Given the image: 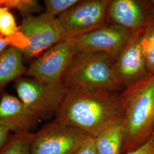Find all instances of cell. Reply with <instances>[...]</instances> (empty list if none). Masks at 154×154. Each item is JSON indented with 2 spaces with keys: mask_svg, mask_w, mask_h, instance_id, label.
<instances>
[{
  "mask_svg": "<svg viewBox=\"0 0 154 154\" xmlns=\"http://www.w3.org/2000/svg\"><path fill=\"white\" fill-rule=\"evenodd\" d=\"M121 94L106 90L67 88L55 119L95 138L124 119Z\"/></svg>",
  "mask_w": 154,
  "mask_h": 154,
  "instance_id": "obj_1",
  "label": "cell"
},
{
  "mask_svg": "<svg viewBox=\"0 0 154 154\" xmlns=\"http://www.w3.org/2000/svg\"><path fill=\"white\" fill-rule=\"evenodd\" d=\"M124 107L122 154L138 149L154 132V73L122 94Z\"/></svg>",
  "mask_w": 154,
  "mask_h": 154,
  "instance_id": "obj_2",
  "label": "cell"
},
{
  "mask_svg": "<svg viewBox=\"0 0 154 154\" xmlns=\"http://www.w3.org/2000/svg\"><path fill=\"white\" fill-rule=\"evenodd\" d=\"M114 62L110 55L103 52L78 53L72 58L61 82L66 88L118 92L124 88L114 74Z\"/></svg>",
  "mask_w": 154,
  "mask_h": 154,
  "instance_id": "obj_3",
  "label": "cell"
},
{
  "mask_svg": "<svg viewBox=\"0 0 154 154\" xmlns=\"http://www.w3.org/2000/svg\"><path fill=\"white\" fill-rule=\"evenodd\" d=\"M89 137L82 130L54 119L33 133L31 154H75Z\"/></svg>",
  "mask_w": 154,
  "mask_h": 154,
  "instance_id": "obj_4",
  "label": "cell"
},
{
  "mask_svg": "<svg viewBox=\"0 0 154 154\" xmlns=\"http://www.w3.org/2000/svg\"><path fill=\"white\" fill-rule=\"evenodd\" d=\"M110 0H81L57 17L63 40L88 33L109 23L107 9Z\"/></svg>",
  "mask_w": 154,
  "mask_h": 154,
  "instance_id": "obj_5",
  "label": "cell"
},
{
  "mask_svg": "<svg viewBox=\"0 0 154 154\" xmlns=\"http://www.w3.org/2000/svg\"><path fill=\"white\" fill-rule=\"evenodd\" d=\"M19 99L39 119L54 115L67 91L62 83L48 84L34 78H20L16 83Z\"/></svg>",
  "mask_w": 154,
  "mask_h": 154,
  "instance_id": "obj_6",
  "label": "cell"
},
{
  "mask_svg": "<svg viewBox=\"0 0 154 154\" xmlns=\"http://www.w3.org/2000/svg\"><path fill=\"white\" fill-rule=\"evenodd\" d=\"M20 32L28 40L22 50L23 58L30 60L49 49L63 39V33L57 17L44 13L38 16L25 17Z\"/></svg>",
  "mask_w": 154,
  "mask_h": 154,
  "instance_id": "obj_7",
  "label": "cell"
},
{
  "mask_svg": "<svg viewBox=\"0 0 154 154\" xmlns=\"http://www.w3.org/2000/svg\"><path fill=\"white\" fill-rule=\"evenodd\" d=\"M134 33L125 28L108 23L88 33L69 39L74 44L75 54L103 52L110 55L115 61Z\"/></svg>",
  "mask_w": 154,
  "mask_h": 154,
  "instance_id": "obj_8",
  "label": "cell"
},
{
  "mask_svg": "<svg viewBox=\"0 0 154 154\" xmlns=\"http://www.w3.org/2000/svg\"><path fill=\"white\" fill-rule=\"evenodd\" d=\"M75 54L72 40H62L34 61L26 73L42 82L61 83L62 76Z\"/></svg>",
  "mask_w": 154,
  "mask_h": 154,
  "instance_id": "obj_9",
  "label": "cell"
},
{
  "mask_svg": "<svg viewBox=\"0 0 154 154\" xmlns=\"http://www.w3.org/2000/svg\"><path fill=\"white\" fill-rule=\"evenodd\" d=\"M143 30L133 33L112 64L116 79L124 88L131 87L150 74L140 45Z\"/></svg>",
  "mask_w": 154,
  "mask_h": 154,
  "instance_id": "obj_10",
  "label": "cell"
},
{
  "mask_svg": "<svg viewBox=\"0 0 154 154\" xmlns=\"http://www.w3.org/2000/svg\"><path fill=\"white\" fill-rule=\"evenodd\" d=\"M38 118L20 99L8 94L0 99V127L13 134L31 133Z\"/></svg>",
  "mask_w": 154,
  "mask_h": 154,
  "instance_id": "obj_11",
  "label": "cell"
},
{
  "mask_svg": "<svg viewBox=\"0 0 154 154\" xmlns=\"http://www.w3.org/2000/svg\"><path fill=\"white\" fill-rule=\"evenodd\" d=\"M107 16L112 24L133 32L146 28L152 19L143 4L135 0H110Z\"/></svg>",
  "mask_w": 154,
  "mask_h": 154,
  "instance_id": "obj_12",
  "label": "cell"
},
{
  "mask_svg": "<svg viewBox=\"0 0 154 154\" xmlns=\"http://www.w3.org/2000/svg\"><path fill=\"white\" fill-rule=\"evenodd\" d=\"M22 50L10 46L0 54V91L7 83L26 72Z\"/></svg>",
  "mask_w": 154,
  "mask_h": 154,
  "instance_id": "obj_13",
  "label": "cell"
},
{
  "mask_svg": "<svg viewBox=\"0 0 154 154\" xmlns=\"http://www.w3.org/2000/svg\"><path fill=\"white\" fill-rule=\"evenodd\" d=\"M124 132L122 124L112 127L94 138L97 154H122Z\"/></svg>",
  "mask_w": 154,
  "mask_h": 154,
  "instance_id": "obj_14",
  "label": "cell"
},
{
  "mask_svg": "<svg viewBox=\"0 0 154 154\" xmlns=\"http://www.w3.org/2000/svg\"><path fill=\"white\" fill-rule=\"evenodd\" d=\"M140 45L148 72L154 73V20L143 29L140 36Z\"/></svg>",
  "mask_w": 154,
  "mask_h": 154,
  "instance_id": "obj_15",
  "label": "cell"
},
{
  "mask_svg": "<svg viewBox=\"0 0 154 154\" xmlns=\"http://www.w3.org/2000/svg\"><path fill=\"white\" fill-rule=\"evenodd\" d=\"M33 134H11L0 154H31L30 145Z\"/></svg>",
  "mask_w": 154,
  "mask_h": 154,
  "instance_id": "obj_16",
  "label": "cell"
},
{
  "mask_svg": "<svg viewBox=\"0 0 154 154\" xmlns=\"http://www.w3.org/2000/svg\"><path fill=\"white\" fill-rule=\"evenodd\" d=\"M0 34L5 37H18L22 35L20 32L14 16L9 8L5 6L0 7Z\"/></svg>",
  "mask_w": 154,
  "mask_h": 154,
  "instance_id": "obj_17",
  "label": "cell"
},
{
  "mask_svg": "<svg viewBox=\"0 0 154 154\" xmlns=\"http://www.w3.org/2000/svg\"><path fill=\"white\" fill-rule=\"evenodd\" d=\"M2 6L16 9L25 17L41 9L39 2L35 0H4Z\"/></svg>",
  "mask_w": 154,
  "mask_h": 154,
  "instance_id": "obj_18",
  "label": "cell"
},
{
  "mask_svg": "<svg viewBox=\"0 0 154 154\" xmlns=\"http://www.w3.org/2000/svg\"><path fill=\"white\" fill-rule=\"evenodd\" d=\"M80 0H46L45 4L47 14L58 17L72 6L76 5Z\"/></svg>",
  "mask_w": 154,
  "mask_h": 154,
  "instance_id": "obj_19",
  "label": "cell"
},
{
  "mask_svg": "<svg viewBox=\"0 0 154 154\" xmlns=\"http://www.w3.org/2000/svg\"><path fill=\"white\" fill-rule=\"evenodd\" d=\"M28 44V40L23 35L18 37H5L0 35V54L10 46H16L22 50Z\"/></svg>",
  "mask_w": 154,
  "mask_h": 154,
  "instance_id": "obj_20",
  "label": "cell"
},
{
  "mask_svg": "<svg viewBox=\"0 0 154 154\" xmlns=\"http://www.w3.org/2000/svg\"><path fill=\"white\" fill-rule=\"evenodd\" d=\"M124 154H154V132L149 140L142 146Z\"/></svg>",
  "mask_w": 154,
  "mask_h": 154,
  "instance_id": "obj_21",
  "label": "cell"
},
{
  "mask_svg": "<svg viewBox=\"0 0 154 154\" xmlns=\"http://www.w3.org/2000/svg\"><path fill=\"white\" fill-rule=\"evenodd\" d=\"M75 154H97L95 146L94 138L89 137Z\"/></svg>",
  "mask_w": 154,
  "mask_h": 154,
  "instance_id": "obj_22",
  "label": "cell"
},
{
  "mask_svg": "<svg viewBox=\"0 0 154 154\" xmlns=\"http://www.w3.org/2000/svg\"><path fill=\"white\" fill-rule=\"evenodd\" d=\"M11 135V132L0 127V152L8 142Z\"/></svg>",
  "mask_w": 154,
  "mask_h": 154,
  "instance_id": "obj_23",
  "label": "cell"
},
{
  "mask_svg": "<svg viewBox=\"0 0 154 154\" xmlns=\"http://www.w3.org/2000/svg\"><path fill=\"white\" fill-rule=\"evenodd\" d=\"M152 4H153V5H154V1H152Z\"/></svg>",
  "mask_w": 154,
  "mask_h": 154,
  "instance_id": "obj_24",
  "label": "cell"
},
{
  "mask_svg": "<svg viewBox=\"0 0 154 154\" xmlns=\"http://www.w3.org/2000/svg\"><path fill=\"white\" fill-rule=\"evenodd\" d=\"M0 35H1V34H0Z\"/></svg>",
  "mask_w": 154,
  "mask_h": 154,
  "instance_id": "obj_25",
  "label": "cell"
}]
</instances>
